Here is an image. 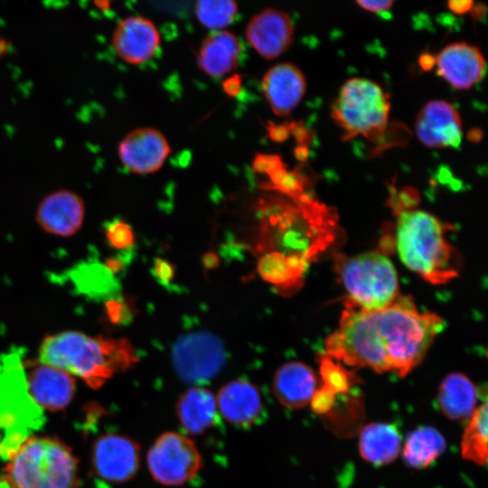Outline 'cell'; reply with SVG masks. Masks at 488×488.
<instances>
[{"mask_svg":"<svg viewBox=\"0 0 488 488\" xmlns=\"http://www.w3.org/2000/svg\"><path fill=\"white\" fill-rule=\"evenodd\" d=\"M443 328L444 323L436 314L419 312L410 298L399 297L377 311L352 306L344 310L325 349L350 366L402 377L423 360Z\"/></svg>","mask_w":488,"mask_h":488,"instance_id":"1","label":"cell"},{"mask_svg":"<svg viewBox=\"0 0 488 488\" xmlns=\"http://www.w3.org/2000/svg\"><path fill=\"white\" fill-rule=\"evenodd\" d=\"M136 361L133 347L125 339L73 331L48 335L39 350L40 362L77 376L92 389L100 388Z\"/></svg>","mask_w":488,"mask_h":488,"instance_id":"2","label":"cell"},{"mask_svg":"<svg viewBox=\"0 0 488 488\" xmlns=\"http://www.w3.org/2000/svg\"><path fill=\"white\" fill-rule=\"evenodd\" d=\"M396 248L403 264L429 282H446L455 275L443 226L427 211L412 210L399 213Z\"/></svg>","mask_w":488,"mask_h":488,"instance_id":"3","label":"cell"},{"mask_svg":"<svg viewBox=\"0 0 488 488\" xmlns=\"http://www.w3.org/2000/svg\"><path fill=\"white\" fill-rule=\"evenodd\" d=\"M4 479L10 488H77L78 460L60 440L31 436L9 459Z\"/></svg>","mask_w":488,"mask_h":488,"instance_id":"4","label":"cell"},{"mask_svg":"<svg viewBox=\"0 0 488 488\" xmlns=\"http://www.w3.org/2000/svg\"><path fill=\"white\" fill-rule=\"evenodd\" d=\"M45 422L43 409L29 394L18 354L0 362V458L9 460Z\"/></svg>","mask_w":488,"mask_h":488,"instance_id":"5","label":"cell"},{"mask_svg":"<svg viewBox=\"0 0 488 488\" xmlns=\"http://www.w3.org/2000/svg\"><path fill=\"white\" fill-rule=\"evenodd\" d=\"M390 109L389 96L375 82L350 79L342 86L332 106V116L344 137L362 136L379 139L386 130Z\"/></svg>","mask_w":488,"mask_h":488,"instance_id":"6","label":"cell"},{"mask_svg":"<svg viewBox=\"0 0 488 488\" xmlns=\"http://www.w3.org/2000/svg\"><path fill=\"white\" fill-rule=\"evenodd\" d=\"M341 276L351 302L359 309L380 310L398 298L397 271L381 253L371 251L351 258L344 262Z\"/></svg>","mask_w":488,"mask_h":488,"instance_id":"7","label":"cell"},{"mask_svg":"<svg viewBox=\"0 0 488 488\" xmlns=\"http://www.w3.org/2000/svg\"><path fill=\"white\" fill-rule=\"evenodd\" d=\"M202 464L195 444L188 436L176 432L162 434L147 453L151 475L164 485L187 483L199 472Z\"/></svg>","mask_w":488,"mask_h":488,"instance_id":"8","label":"cell"},{"mask_svg":"<svg viewBox=\"0 0 488 488\" xmlns=\"http://www.w3.org/2000/svg\"><path fill=\"white\" fill-rule=\"evenodd\" d=\"M174 367L181 379L202 383L215 377L224 366L226 351L222 342L211 333L198 331L178 338L172 349Z\"/></svg>","mask_w":488,"mask_h":488,"instance_id":"9","label":"cell"},{"mask_svg":"<svg viewBox=\"0 0 488 488\" xmlns=\"http://www.w3.org/2000/svg\"><path fill=\"white\" fill-rule=\"evenodd\" d=\"M91 465L99 481L121 483L135 476L139 467V446L132 439L105 434L92 446Z\"/></svg>","mask_w":488,"mask_h":488,"instance_id":"10","label":"cell"},{"mask_svg":"<svg viewBox=\"0 0 488 488\" xmlns=\"http://www.w3.org/2000/svg\"><path fill=\"white\" fill-rule=\"evenodd\" d=\"M171 153L170 145L158 129L144 127L128 132L119 142L121 164L131 173L147 174L158 171Z\"/></svg>","mask_w":488,"mask_h":488,"instance_id":"11","label":"cell"},{"mask_svg":"<svg viewBox=\"0 0 488 488\" xmlns=\"http://www.w3.org/2000/svg\"><path fill=\"white\" fill-rule=\"evenodd\" d=\"M23 365L29 394L41 408L54 412L70 404L75 393L70 374L39 361H25Z\"/></svg>","mask_w":488,"mask_h":488,"instance_id":"12","label":"cell"},{"mask_svg":"<svg viewBox=\"0 0 488 488\" xmlns=\"http://www.w3.org/2000/svg\"><path fill=\"white\" fill-rule=\"evenodd\" d=\"M245 37L264 59L272 60L291 46L294 26L290 16L277 8H265L249 21Z\"/></svg>","mask_w":488,"mask_h":488,"instance_id":"13","label":"cell"},{"mask_svg":"<svg viewBox=\"0 0 488 488\" xmlns=\"http://www.w3.org/2000/svg\"><path fill=\"white\" fill-rule=\"evenodd\" d=\"M160 43L161 35L156 25L141 15H130L118 21L111 36L115 53L131 65L150 60Z\"/></svg>","mask_w":488,"mask_h":488,"instance_id":"14","label":"cell"},{"mask_svg":"<svg viewBox=\"0 0 488 488\" xmlns=\"http://www.w3.org/2000/svg\"><path fill=\"white\" fill-rule=\"evenodd\" d=\"M416 133L429 147H458L462 139L459 113L447 101H429L417 117Z\"/></svg>","mask_w":488,"mask_h":488,"instance_id":"15","label":"cell"},{"mask_svg":"<svg viewBox=\"0 0 488 488\" xmlns=\"http://www.w3.org/2000/svg\"><path fill=\"white\" fill-rule=\"evenodd\" d=\"M84 211L81 197L72 191L61 189L49 193L41 201L36 221L45 231L69 237L81 227Z\"/></svg>","mask_w":488,"mask_h":488,"instance_id":"16","label":"cell"},{"mask_svg":"<svg viewBox=\"0 0 488 488\" xmlns=\"http://www.w3.org/2000/svg\"><path fill=\"white\" fill-rule=\"evenodd\" d=\"M437 73L458 89H466L480 81L486 62L478 47L466 42L446 45L436 56Z\"/></svg>","mask_w":488,"mask_h":488,"instance_id":"17","label":"cell"},{"mask_svg":"<svg viewBox=\"0 0 488 488\" xmlns=\"http://www.w3.org/2000/svg\"><path fill=\"white\" fill-rule=\"evenodd\" d=\"M306 88L300 69L290 62L269 68L261 80L263 95L277 116L288 115L301 101Z\"/></svg>","mask_w":488,"mask_h":488,"instance_id":"18","label":"cell"},{"mask_svg":"<svg viewBox=\"0 0 488 488\" xmlns=\"http://www.w3.org/2000/svg\"><path fill=\"white\" fill-rule=\"evenodd\" d=\"M222 417L237 427H249L263 414L258 388L246 380H236L224 385L216 398Z\"/></svg>","mask_w":488,"mask_h":488,"instance_id":"19","label":"cell"},{"mask_svg":"<svg viewBox=\"0 0 488 488\" xmlns=\"http://www.w3.org/2000/svg\"><path fill=\"white\" fill-rule=\"evenodd\" d=\"M241 52V43L234 33L227 30L212 31L201 43L198 66L211 77H221L237 68Z\"/></svg>","mask_w":488,"mask_h":488,"instance_id":"20","label":"cell"},{"mask_svg":"<svg viewBox=\"0 0 488 488\" xmlns=\"http://www.w3.org/2000/svg\"><path fill=\"white\" fill-rule=\"evenodd\" d=\"M273 389L282 405L290 408H301L314 397L316 378L313 370L305 363L290 361L276 372Z\"/></svg>","mask_w":488,"mask_h":488,"instance_id":"21","label":"cell"},{"mask_svg":"<svg viewBox=\"0 0 488 488\" xmlns=\"http://www.w3.org/2000/svg\"><path fill=\"white\" fill-rule=\"evenodd\" d=\"M176 411L186 432L192 435L202 434L211 427L217 418L216 398L210 390L194 386L181 396Z\"/></svg>","mask_w":488,"mask_h":488,"instance_id":"22","label":"cell"},{"mask_svg":"<svg viewBox=\"0 0 488 488\" xmlns=\"http://www.w3.org/2000/svg\"><path fill=\"white\" fill-rule=\"evenodd\" d=\"M401 449V436L387 423H371L363 427L359 440L361 455L367 462L383 465L394 461Z\"/></svg>","mask_w":488,"mask_h":488,"instance_id":"23","label":"cell"},{"mask_svg":"<svg viewBox=\"0 0 488 488\" xmlns=\"http://www.w3.org/2000/svg\"><path fill=\"white\" fill-rule=\"evenodd\" d=\"M477 389L474 383L461 373H452L442 381L437 403L442 412L450 419L469 418L477 402Z\"/></svg>","mask_w":488,"mask_h":488,"instance_id":"24","label":"cell"},{"mask_svg":"<svg viewBox=\"0 0 488 488\" xmlns=\"http://www.w3.org/2000/svg\"><path fill=\"white\" fill-rule=\"evenodd\" d=\"M446 441L432 427H421L411 432L405 442L403 457L415 468H425L445 451Z\"/></svg>","mask_w":488,"mask_h":488,"instance_id":"25","label":"cell"},{"mask_svg":"<svg viewBox=\"0 0 488 488\" xmlns=\"http://www.w3.org/2000/svg\"><path fill=\"white\" fill-rule=\"evenodd\" d=\"M114 274L99 263H82L71 270L70 278L82 294L96 298L111 296L117 290Z\"/></svg>","mask_w":488,"mask_h":488,"instance_id":"26","label":"cell"},{"mask_svg":"<svg viewBox=\"0 0 488 488\" xmlns=\"http://www.w3.org/2000/svg\"><path fill=\"white\" fill-rule=\"evenodd\" d=\"M461 454L465 459L479 465L487 462V403L477 407L465 427Z\"/></svg>","mask_w":488,"mask_h":488,"instance_id":"27","label":"cell"},{"mask_svg":"<svg viewBox=\"0 0 488 488\" xmlns=\"http://www.w3.org/2000/svg\"><path fill=\"white\" fill-rule=\"evenodd\" d=\"M194 13L199 22L213 31L224 30L235 19L238 5L232 0L198 1Z\"/></svg>","mask_w":488,"mask_h":488,"instance_id":"28","label":"cell"},{"mask_svg":"<svg viewBox=\"0 0 488 488\" xmlns=\"http://www.w3.org/2000/svg\"><path fill=\"white\" fill-rule=\"evenodd\" d=\"M258 269L266 281L272 283H281L290 276L286 258L277 252L264 256L258 262Z\"/></svg>","mask_w":488,"mask_h":488,"instance_id":"29","label":"cell"},{"mask_svg":"<svg viewBox=\"0 0 488 488\" xmlns=\"http://www.w3.org/2000/svg\"><path fill=\"white\" fill-rule=\"evenodd\" d=\"M106 238L113 248L118 249H127L134 241L132 230L120 220L111 221L106 226Z\"/></svg>","mask_w":488,"mask_h":488,"instance_id":"30","label":"cell"},{"mask_svg":"<svg viewBox=\"0 0 488 488\" xmlns=\"http://www.w3.org/2000/svg\"><path fill=\"white\" fill-rule=\"evenodd\" d=\"M357 4L362 8L374 13H385L389 11L394 2L393 1H365L359 0Z\"/></svg>","mask_w":488,"mask_h":488,"instance_id":"31","label":"cell"},{"mask_svg":"<svg viewBox=\"0 0 488 488\" xmlns=\"http://www.w3.org/2000/svg\"><path fill=\"white\" fill-rule=\"evenodd\" d=\"M156 277L163 282H169L174 277V268L171 264L164 259H157L155 263Z\"/></svg>","mask_w":488,"mask_h":488,"instance_id":"32","label":"cell"},{"mask_svg":"<svg viewBox=\"0 0 488 488\" xmlns=\"http://www.w3.org/2000/svg\"><path fill=\"white\" fill-rule=\"evenodd\" d=\"M474 1L471 0H452L447 3L448 7L455 14H463L471 10L474 5Z\"/></svg>","mask_w":488,"mask_h":488,"instance_id":"33","label":"cell"},{"mask_svg":"<svg viewBox=\"0 0 488 488\" xmlns=\"http://www.w3.org/2000/svg\"><path fill=\"white\" fill-rule=\"evenodd\" d=\"M418 62L424 70H429L436 65V58L432 54L426 52L420 55Z\"/></svg>","mask_w":488,"mask_h":488,"instance_id":"34","label":"cell"},{"mask_svg":"<svg viewBox=\"0 0 488 488\" xmlns=\"http://www.w3.org/2000/svg\"><path fill=\"white\" fill-rule=\"evenodd\" d=\"M202 262L207 268H212L218 265L219 258L213 253H206L202 258Z\"/></svg>","mask_w":488,"mask_h":488,"instance_id":"35","label":"cell"},{"mask_svg":"<svg viewBox=\"0 0 488 488\" xmlns=\"http://www.w3.org/2000/svg\"><path fill=\"white\" fill-rule=\"evenodd\" d=\"M470 11L474 19L480 20L485 15L486 7L482 4H474Z\"/></svg>","mask_w":488,"mask_h":488,"instance_id":"36","label":"cell"},{"mask_svg":"<svg viewBox=\"0 0 488 488\" xmlns=\"http://www.w3.org/2000/svg\"><path fill=\"white\" fill-rule=\"evenodd\" d=\"M467 137L473 142H479L483 137L482 130L479 128H473L468 131Z\"/></svg>","mask_w":488,"mask_h":488,"instance_id":"37","label":"cell"}]
</instances>
